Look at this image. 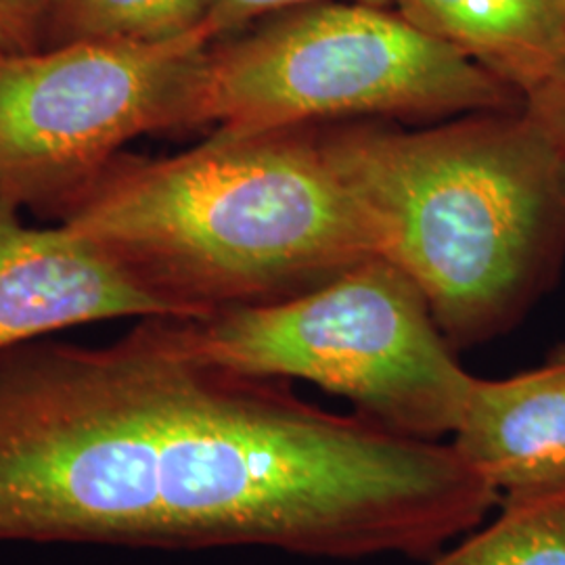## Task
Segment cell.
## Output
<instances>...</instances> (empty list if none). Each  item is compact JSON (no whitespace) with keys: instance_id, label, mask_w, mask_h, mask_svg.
<instances>
[{"instance_id":"14","label":"cell","mask_w":565,"mask_h":565,"mask_svg":"<svg viewBox=\"0 0 565 565\" xmlns=\"http://www.w3.org/2000/svg\"><path fill=\"white\" fill-rule=\"evenodd\" d=\"M564 4H565V0H564Z\"/></svg>"},{"instance_id":"7","label":"cell","mask_w":565,"mask_h":565,"mask_svg":"<svg viewBox=\"0 0 565 565\" xmlns=\"http://www.w3.org/2000/svg\"><path fill=\"white\" fill-rule=\"evenodd\" d=\"M452 448L501 497L565 478V345L507 380L473 377Z\"/></svg>"},{"instance_id":"11","label":"cell","mask_w":565,"mask_h":565,"mask_svg":"<svg viewBox=\"0 0 565 565\" xmlns=\"http://www.w3.org/2000/svg\"><path fill=\"white\" fill-rule=\"evenodd\" d=\"M319 2V0H207L205 28L212 32L214 41L231 36L254 21L263 20L270 13H277L287 7ZM375 7H394V0H354Z\"/></svg>"},{"instance_id":"12","label":"cell","mask_w":565,"mask_h":565,"mask_svg":"<svg viewBox=\"0 0 565 565\" xmlns=\"http://www.w3.org/2000/svg\"><path fill=\"white\" fill-rule=\"evenodd\" d=\"M46 0H0V57L42 49Z\"/></svg>"},{"instance_id":"13","label":"cell","mask_w":565,"mask_h":565,"mask_svg":"<svg viewBox=\"0 0 565 565\" xmlns=\"http://www.w3.org/2000/svg\"><path fill=\"white\" fill-rule=\"evenodd\" d=\"M524 111L565 147V74L527 95Z\"/></svg>"},{"instance_id":"8","label":"cell","mask_w":565,"mask_h":565,"mask_svg":"<svg viewBox=\"0 0 565 565\" xmlns=\"http://www.w3.org/2000/svg\"><path fill=\"white\" fill-rule=\"evenodd\" d=\"M394 7L524 99L565 74L564 0H394Z\"/></svg>"},{"instance_id":"6","label":"cell","mask_w":565,"mask_h":565,"mask_svg":"<svg viewBox=\"0 0 565 565\" xmlns=\"http://www.w3.org/2000/svg\"><path fill=\"white\" fill-rule=\"evenodd\" d=\"M181 315L67 226L34 228L0 200V352L78 324Z\"/></svg>"},{"instance_id":"9","label":"cell","mask_w":565,"mask_h":565,"mask_svg":"<svg viewBox=\"0 0 565 565\" xmlns=\"http://www.w3.org/2000/svg\"><path fill=\"white\" fill-rule=\"evenodd\" d=\"M499 515L429 565H565V478L509 492Z\"/></svg>"},{"instance_id":"1","label":"cell","mask_w":565,"mask_h":565,"mask_svg":"<svg viewBox=\"0 0 565 565\" xmlns=\"http://www.w3.org/2000/svg\"><path fill=\"white\" fill-rule=\"evenodd\" d=\"M57 218L182 319L287 300L382 256L377 224L310 128L120 153Z\"/></svg>"},{"instance_id":"10","label":"cell","mask_w":565,"mask_h":565,"mask_svg":"<svg viewBox=\"0 0 565 565\" xmlns=\"http://www.w3.org/2000/svg\"><path fill=\"white\" fill-rule=\"evenodd\" d=\"M207 0H46L42 49L81 42H162L202 28Z\"/></svg>"},{"instance_id":"3","label":"cell","mask_w":565,"mask_h":565,"mask_svg":"<svg viewBox=\"0 0 565 565\" xmlns=\"http://www.w3.org/2000/svg\"><path fill=\"white\" fill-rule=\"evenodd\" d=\"M524 97L392 7L319 0L212 42L203 124L249 137L335 118L520 111Z\"/></svg>"},{"instance_id":"2","label":"cell","mask_w":565,"mask_h":565,"mask_svg":"<svg viewBox=\"0 0 565 565\" xmlns=\"http://www.w3.org/2000/svg\"><path fill=\"white\" fill-rule=\"evenodd\" d=\"M455 350L511 329L565 258V147L520 111L317 132Z\"/></svg>"},{"instance_id":"4","label":"cell","mask_w":565,"mask_h":565,"mask_svg":"<svg viewBox=\"0 0 565 565\" xmlns=\"http://www.w3.org/2000/svg\"><path fill=\"white\" fill-rule=\"evenodd\" d=\"M191 323L207 361L243 375L310 382L419 440L457 429L473 382L417 282L384 256L300 296Z\"/></svg>"},{"instance_id":"5","label":"cell","mask_w":565,"mask_h":565,"mask_svg":"<svg viewBox=\"0 0 565 565\" xmlns=\"http://www.w3.org/2000/svg\"><path fill=\"white\" fill-rule=\"evenodd\" d=\"M212 32L0 57V200L60 216L147 132L203 124Z\"/></svg>"}]
</instances>
